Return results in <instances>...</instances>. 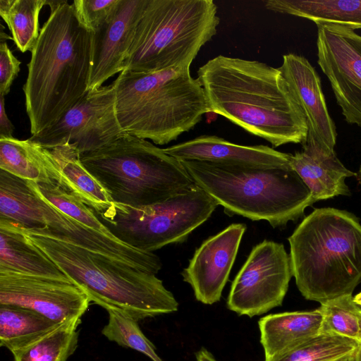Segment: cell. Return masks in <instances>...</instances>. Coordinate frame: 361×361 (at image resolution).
<instances>
[{"mask_svg": "<svg viewBox=\"0 0 361 361\" xmlns=\"http://www.w3.org/2000/svg\"><path fill=\"white\" fill-rule=\"evenodd\" d=\"M211 111L274 147L303 144L308 126L279 68L219 55L197 70Z\"/></svg>", "mask_w": 361, "mask_h": 361, "instance_id": "1", "label": "cell"}, {"mask_svg": "<svg viewBox=\"0 0 361 361\" xmlns=\"http://www.w3.org/2000/svg\"><path fill=\"white\" fill-rule=\"evenodd\" d=\"M50 14L31 51L23 86L30 133L56 123L87 93L91 33L78 21L73 4L48 1Z\"/></svg>", "mask_w": 361, "mask_h": 361, "instance_id": "2", "label": "cell"}, {"mask_svg": "<svg viewBox=\"0 0 361 361\" xmlns=\"http://www.w3.org/2000/svg\"><path fill=\"white\" fill-rule=\"evenodd\" d=\"M293 276L308 300L352 295L361 283V224L350 212L317 208L288 238Z\"/></svg>", "mask_w": 361, "mask_h": 361, "instance_id": "3", "label": "cell"}, {"mask_svg": "<svg viewBox=\"0 0 361 361\" xmlns=\"http://www.w3.org/2000/svg\"><path fill=\"white\" fill-rule=\"evenodd\" d=\"M92 302L137 321L176 312L178 302L156 274L51 236L21 228Z\"/></svg>", "mask_w": 361, "mask_h": 361, "instance_id": "4", "label": "cell"}, {"mask_svg": "<svg viewBox=\"0 0 361 361\" xmlns=\"http://www.w3.org/2000/svg\"><path fill=\"white\" fill-rule=\"evenodd\" d=\"M116 111L128 134L164 145L192 130L211 111L190 66L152 73L123 71L113 82Z\"/></svg>", "mask_w": 361, "mask_h": 361, "instance_id": "5", "label": "cell"}, {"mask_svg": "<svg viewBox=\"0 0 361 361\" xmlns=\"http://www.w3.org/2000/svg\"><path fill=\"white\" fill-rule=\"evenodd\" d=\"M194 183L225 212L285 227L314 203L302 179L288 166L257 167L203 161H181Z\"/></svg>", "mask_w": 361, "mask_h": 361, "instance_id": "6", "label": "cell"}, {"mask_svg": "<svg viewBox=\"0 0 361 361\" xmlns=\"http://www.w3.org/2000/svg\"><path fill=\"white\" fill-rule=\"evenodd\" d=\"M80 159L111 202L125 206L161 203L195 184L180 161L147 140L128 133L80 154Z\"/></svg>", "mask_w": 361, "mask_h": 361, "instance_id": "7", "label": "cell"}, {"mask_svg": "<svg viewBox=\"0 0 361 361\" xmlns=\"http://www.w3.org/2000/svg\"><path fill=\"white\" fill-rule=\"evenodd\" d=\"M217 11L212 0H147L124 71L152 73L190 66L217 32Z\"/></svg>", "mask_w": 361, "mask_h": 361, "instance_id": "8", "label": "cell"}, {"mask_svg": "<svg viewBox=\"0 0 361 361\" xmlns=\"http://www.w3.org/2000/svg\"><path fill=\"white\" fill-rule=\"evenodd\" d=\"M219 206L195 183L165 202L145 207L111 203L94 212L100 221L120 241L145 252L186 240Z\"/></svg>", "mask_w": 361, "mask_h": 361, "instance_id": "9", "label": "cell"}, {"mask_svg": "<svg viewBox=\"0 0 361 361\" xmlns=\"http://www.w3.org/2000/svg\"><path fill=\"white\" fill-rule=\"evenodd\" d=\"M293 276L282 243L264 240L252 249L232 282L227 307L252 317L281 306Z\"/></svg>", "mask_w": 361, "mask_h": 361, "instance_id": "10", "label": "cell"}, {"mask_svg": "<svg viewBox=\"0 0 361 361\" xmlns=\"http://www.w3.org/2000/svg\"><path fill=\"white\" fill-rule=\"evenodd\" d=\"M126 134L117 116L113 82L89 90L54 125L29 139L44 147L74 144L80 154L99 149Z\"/></svg>", "mask_w": 361, "mask_h": 361, "instance_id": "11", "label": "cell"}, {"mask_svg": "<svg viewBox=\"0 0 361 361\" xmlns=\"http://www.w3.org/2000/svg\"><path fill=\"white\" fill-rule=\"evenodd\" d=\"M317 28V63L345 121L361 127V35L336 24Z\"/></svg>", "mask_w": 361, "mask_h": 361, "instance_id": "12", "label": "cell"}, {"mask_svg": "<svg viewBox=\"0 0 361 361\" xmlns=\"http://www.w3.org/2000/svg\"><path fill=\"white\" fill-rule=\"evenodd\" d=\"M90 303L71 281L0 272V305L27 308L62 324L81 319Z\"/></svg>", "mask_w": 361, "mask_h": 361, "instance_id": "13", "label": "cell"}, {"mask_svg": "<svg viewBox=\"0 0 361 361\" xmlns=\"http://www.w3.org/2000/svg\"><path fill=\"white\" fill-rule=\"evenodd\" d=\"M245 231L244 224H232L196 249L181 275L197 300L206 305L220 300Z\"/></svg>", "mask_w": 361, "mask_h": 361, "instance_id": "14", "label": "cell"}, {"mask_svg": "<svg viewBox=\"0 0 361 361\" xmlns=\"http://www.w3.org/2000/svg\"><path fill=\"white\" fill-rule=\"evenodd\" d=\"M147 0H121L114 16L91 33L90 71L87 91L103 84L125 68L135 27Z\"/></svg>", "mask_w": 361, "mask_h": 361, "instance_id": "15", "label": "cell"}, {"mask_svg": "<svg viewBox=\"0 0 361 361\" xmlns=\"http://www.w3.org/2000/svg\"><path fill=\"white\" fill-rule=\"evenodd\" d=\"M279 69L304 112L308 126L307 136L323 147L334 149L336 129L314 68L305 57L290 53L283 56Z\"/></svg>", "mask_w": 361, "mask_h": 361, "instance_id": "16", "label": "cell"}, {"mask_svg": "<svg viewBox=\"0 0 361 361\" xmlns=\"http://www.w3.org/2000/svg\"><path fill=\"white\" fill-rule=\"evenodd\" d=\"M179 161H203L257 167L290 165L291 154L267 145H241L216 135H200L164 148Z\"/></svg>", "mask_w": 361, "mask_h": 361, "instance_id": "17", "label": "cell"}, {"mask_svg": "<svg viewBox=\"0 0 361 361\" xmlns=\"http://www.w3.org/2000/svg\"><path fill=\"white\" fill-rule=\"evenodd\" d=\"M302 145L301 152L291 154L290 164L310 189L314 201L350 195L345 179L357 173L341 163L334 149L323 147L308 136Z\"/></svg>", "mask_w": 361, "mask_h": 361, "instance_id": "18", "label": "cell"}, {"mask_svg": "<svg viewBox=\"0 0 361 361\" xmlns=\"http://www.w3.org/2000/svg\"><path fill=\"white\" fill-rule=\"evenodd\" d=\"M322 312L310 311L271 314L259 320L260 343L265 361H269L319 334Z\"/></svg>", "mask_w": 361, "mask_h": 361, "instance_id": "19", "label": "cell"}, {"mask_svg": "<svg viewBox=\"0 0 361 361\" xmlns=\"http://www.w3.org/2000/svg\"><path fill=\"white\" fill-rule=\"evenodd\" d=\"M0 272L71 281L24 235L22 229L0 219Z\"/></svg>", "mask_w": 361, "mask_h": 361, "instance_id": "20", "label": "cell"}, {"mask_svg": "<svg viewBox=\"0 0 361 361\" xmlns=\"http://www.w3.org/2000/svg\"><path fill=\"white\" fill-rule=\"evenodd\" d=\"M0 169L27 180L63 188L49 149L29 138L0 137Z\"/></svg>", "mask_w": 361, "mask_h": 361, "instance_id": "21", "label": "cell"}, {"mask_svg": "<svg viewBox=\"0 0 361 361\" xmlns=\"http://www.w3.org/2000/svg\"><path fill=\"white\" fill-rule=\"evenodd\" d=\"M0 219L25 230L47 226L42 200L28 180L1 169Z\"/></svg>", "mask_w": 361, "mask_h": 361, "instance_id": "22", "label": "cell"}, {"mask_svg": "<svg viewBox=\"0 0 361 361\" xmlns=\"http://www.w3.org/2000/svg\"><path fill=\"white\" fill-rule=\"evenodd\" d=\"M49 150L61 176L63 188L78 196L94 212H104L111 205L108 194L82 165L80 153L74 144L67 142Z\"/></svg>", "mask_w": 361, "mask_h": 361, "instance_id": "23", "label": "cell"}, {"mask_svg": "<svg viewBox=\"0 0 361 361\" xmlns=\"http://www.w3.org/2000/svg\"><path fill=\"white\" fill-rule=\"evenodd\" d=\"M267 9L305 18L317 25L336 24L361 29V0H268Z\"/></svg>", "mask_w": 361, "mask_h": 361, "instance_id": "24", "label": "cell"}, {"mask_svg": "<svg viewBox=\"0 0 361 361\" xmlns=\"http://www.w3.org/2000/svg\"><path fill=\"white\" fill-rule=\"evenodd\" d=\"M63 324L27 308L0 305V345L13 354L42 338Z\"/></svg>", "mask_w": 361, "mask_h": 361, "instance_id": "25", "label": "cell"}, {"mask_svg": "<svg viewBox=\"0 0 361 361\" xmlns=\"http://www.w3.org/2000/svg\"><path fill=\"white\" fill-rule=\"evenodd\" d=\"M47 0H0V15L23 53L32 51L40 33L39 14Z\"/></svg>", "mask_w": 361, "mask_h": 361, "instance_id": "26", "label": "cell"}, {"mask_svg": "<svg viewBox=\"0 0 361 361\" xmlns=\"http://www.w3.org/2000/svg\"><path fill=\"white\" fill-rule=\"evenodd\" d=\"M360 347L351 338L319 334L269 361H338L355 355Z\"/></svg>", "mask_w": 361, "mask_h": 361, "instance_id": "27", "label": "cell"}, {"mask_svg": "<svg viewBox=\"0 0 361 361\" xmlns=\"http://www.w3.org/2000/svg\"><path fill=\"white\" fill-rule=\"evenodd\" d=\"M81 319L66 322L30 345L13 353L14 361H66L78 345Z\"/></svg>", "mask_w": 361, "mask_h": 361, "instance_id": "28", "label": "cell"}, {"mask_svg": "<svg viewBox=\"0 0 361 361\" xmlns=\"http://www.w3.org/2000/svg\"><path fill=\"white\" fill-rule=\"evenodd\" d=\"M319 309L322 316L319 334L338 335L361 343L358 315L361 308L354 302L352 295L322 302Z\"/></svg>", "mask_w": 361, "mask_h": 361, "instance_id": "29", "label": "cell"}, {"mask_svg": "<svg viewBox=\"0 0 361 361\" xmlns=\"http://www.w3.org/2000/svg\"><path fill=\"white\" fill-rule=\"evenodd\" d=\"M42 198L77 221L101 233L116 238L100 221L94 210L71 192L53 184L28 180Z\"/></svg>", "mask_w": 361, "mask_h": 361, "instance_id": "30", "label": "cell"}, {"mask_svg": "<svg viewBox=\"0 0 361 361\" xmlns=\"http://www.w3.org/2000/svg\"><path fill=\"white\" fill-rule=\"evenodd\" d=\"M106 311L108 323L102 330L106 338L119 345L135 350L152 361H163L156 353L154 344L140 329L137 320L118 310Z\"/></svg>", "mask_w": 361, "mask_h": 361, "instance_id": "31", "label": "cell"}, {"mask_svg": "<svg viewBox=\"0 0 361 361\" xmlns=\"http://www.w3.org/2000/svg\"><path fill=\"white\" fill-rule=\"evenodd\" d=\"M121 2V0H75L72 4L79 23L92 33L111 19Z\"/></svg>", "mask_w": 361, "mask_h": 361, "instance_id": "32", "label": "cell"}, {"mask_svg": "<svg viewBox=\"0 0 361 361\" xmlns=\"http://www.w3.org/2000/svg\"><path fill=\"white\" fill-rule=\"evenodd\" d=\"M20 61L14 56L6 41L0 43V94L6 96L20 71Z\"/></svg>", "mask_w": 361, "mask_h": 361, "instance_id": "33", "label": "cell"}, {"mask_svg": "<svg viewBox=\"0 0 361 361\" xmlns=\"http://www.w3.org/2000/svg\"><path fill=\"white\" fill-rule=\"evenodd\" d=\"M14 126L8 118L5 107V97L0 94V137H13Z\"/></svg>", "mask_w": 361, "mask_h": 361, "instance_id": "34", "label": "cell"}, {"mask_svg": "<svg viewBox=\"0 0 361 361\" xmlns=\"http://www.w3.org/2000/svg\"><path fill=\"white\" fill-rule=\"evenodd\" d=\"M197 361H217L206 349L202 348L196 353Z\"/></svg>", "mask_w": 361, "mask_h": 361, "instance_id": "35", "label": "cell"}, {"mask_svg": "<svg viewBox=\"0 0 361 361\" xmlns=\"http://www.w3.org/2000/svg\"><path fill=\"white\" fill-rule=\"evenodd\" d=\"M353 300L357 305L361 307V292L353 297Z\"/></svg>", "mask_w": 361, "mask_h": 361, "instance_id": "36", "label": "cell"}, {"mask_svg": "<svg viewBox=\"0 0 361 361\" xmlns=\"http://www.w3.org/2000/svg\"><path fill=\"white\" fill-rule=\"evenodd\" d=\"M356 354L338 361H356Z\"/></svg>", "mask_w": 361, "mask_h": 361, "instance_id": "37", "label": "cell"}, {"mask_svg": "<svg viewBox=\"0 0 361 361\" xmlns=\"http://www.w3.org/2000/svg\"><path fill=\"white\" fill-rule=\"evenodd\" d=\"M356 177H357V180L358 183L360 184H361V166L357 171Z\"/></svg>", "mask_w": 361, "mask_h": 361, "instance_id": "38", "label": "cell"}, {"mask_svg": "<svg viewBox=\"0 0 361 361\" xmlns=\"http://www.w3.org/2000/svg\"><path fill=\"white\" fill-rule=\"evenodd\" d=\"M356 361H361V347L356 354Z\"/></svg>", "mask_w": 361, "mask_h": 361, "instance_id": "39", "label": "cell"}, {"mask_svg": "<svg viewBox=\"0 0 361 361\" xmlns=\"http://www.w3.org/2000/svg\"><path fill=\"white\" fill-rule=\"evenodd\" d=\"M358 315H359V319H360V327H361V310H360V311L359 312Z\"/></svg>", "mask_w": 361, "mask_h": 361, "instance_id": "40", "label": "cell"}]
</instances>
